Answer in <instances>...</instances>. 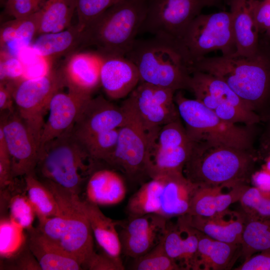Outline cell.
Here are the masks:
<instances>
[{
  "label": "cell",
  "mask_w": 270,
  "mask_h": 270,
  "mask_svg": "<svg viewBox=\"0 0 270 270\" xmlns=\"http://www.w3.org/2000/svg\"><path fill=\"white\" fill-rule=\"evenodd\" d=\"M224 80L262 121L270 104V42L260 36L250 56H204L190 68Z\"/></svg>",
  "instance_id": "1"
},
{
  "label": "cell",
  "mask_w": 270,
  "mask_h": 270,
  "mask_svg": "<svg viewBox=\"0 0 270 270\" xmlns=\"http://www.w3.org/2000/svg\"><path fill=\"white\" fill-rule=\"evenodd\" d=\"M258 159V152L254 150H243L206 141L192 142L183 173L200 187L232 188L249 184Z\"/></svg>",
  "instance_id": "2"
},
{
  "label": "cell",
  "mask_w": 270,
  "mask_h": 270,
  "mask_svg": "<svg viewBox=\"0 0 270 270\" xmlns=\"http://www.w3.org/2000/svg\"><path fill=\"white\" fill-rule=\"evenodd\" d=\"M125 56L136 66L140 82L175 92L189 90L192 62L180 42L154 36L136 39Z\"/></svg>",
  "instance_id": "3"
},
{
  "label": "cell",
  "mask_w": 270,
  "mask_h": 270,
  "mask_svg": "<svg viewBox=\"0 0 270 270\" xmlns=\"http://www.w3.org/2000/svg\"><path fill=\"white\" fill-rule=\"evenodd\" d=\"M146 13V0L116 3L82 30V46H94L102 58L125 56L136 40Z\"/></svg>",
  "instance_id": "4"
},
{
  "label": "cell",
  "mask_w": 270,
  "mask_h": 270,
  "mask_svg": "<svg viewBox=\"0 0 270 270\" xmlns=\"http://www.w3.org/2000/svg\"><path fill=\"white\" fill-rule=\"evenodd\" d=\"M42 181V180H41ZM52 192L60 216L38 220L37 228L76 258L82 265L94 250L93 234L78 194L49 181H42Z\"/></svg>",
  "instance_id": "5"
},
{
  "label": "cell",
  "mask_w": 270,
  "mask_h": 270,
  "mask_svg": "<svg viewBox=\"0 0 270 270\" xmlns=\"http://www.w3.org/2000/svg\"><path fill=\"white\" fill-rule=\"evenodd\" d=\"M94 162L70 131L40 148L34 172L40 180L78 195L92 172Z\"/></svg>",
  "instance_id": "6"
},
{
  "label": "cell",
  "mask_w": 270,
  "mask_h": 270,
  "mask_svg": "<svg viewBox=\"0 0 270 270\" xmlns=\"http://www.w3.org/2000/svg\"><path fill=\"white\" fill-rule=\"evenodd\" d=\"M198 187L183 172L151 178L130 198L127 212L132 216L152 214L167 220L188 214Z\"/></svg>",
  "instance_id": "7"
},
{
  "label": "cell",
  "mask_w": 270,
  "mask_h": 270,
  "mask_svg": "<svg viewBox=\"0 0 270 270\" xmlns=\"http://www.w3.org/2000/svg\"><path fill=\"white\" fill-rule=\"evenodd\" d=\"M174 100L191 142L254 150V126L243 127L226 121L197 100L186 98L180 90L174 94Z\"/></svg>",
  "instance_id": "8"
},
{
  "label": "cell",
  "mask_w": 270,
  "mask_h": 270,
  "mask_svg": "<svg viewBox=\"0 0 270 270\" xmlns=\"http://www.w3.org/2000/svg\"><path fill=\"white\" fill-rule=\"evenodd\" d=\"M16 110L32 134L40 148L44 116L52 96L65 86L60 69L51 70L46 75L7 83Z\"/></svg>",
  "instance_id": "9"
},
{
  "label": "cell",
  "mask_w": 270,
  "mask_h": 270,
  "mask_svg": "<svg viewBox=\"0 0 270 270\" xmlns=\"http://www.w3.org/2000/svg\"><path fill=\"white\" fill-rule=\"evenodd\" d=\"M220 0H146V13L140 33L182 43L192 22L207 6H219Z\"/></svg>",
  "instance_id": "10"
},
{
  "label": "cell",
  "mask_w": 270,
  "mask_h": 270,
  "mask_svg": "<svg viewBox=\"0 0 270 270\" xmlns=\"http://www.w3.org/2000/svg\"><path fill=\"white\" fill-rule=\"evenodd\" d=\"M193 64L210 52L230 56L236 47L230 12L200 14L190 23L182 40Z\"/></svg>",
  "instance_id": "11"
},
{
  "label": "cell",
  "mask_w": 270,
  "mask_h": 270,
  "mask_svg": "<svg viewBox=\"0 0 270 270\" xmlns=\"http://www.w3.org/2000/svg\"><path fill=\"white\" fill-rule=\"evenodd\" d=\"M126 118L119 128L116 150L107 163L122 172L130 180L147 175V165L151 144L133 106L126 99L122 104Z\"/></svg>",
  "instance_id": "12"
},
{
  "label": "cell",
  "mask_w": 270,
  "mask_h": 270,
  "mask_svg": "<svg viewBox=\"0 0 270 270\" xmlns=\"http://www.w3.org/2000/svg\"><path fill=\"white\" fill-rule=\"evenodd\" d=\"M189 90L194 94L196 100L226 121L248 126L256 120V114L228 85L212 74L193 71Z\"/></svg>",
  "instance_id": "13"
},
{
  "label": "cell",
  "mask_w": 270,
  "mask_h": 270,
  "mask_svg": "<svg viewBox=\"0 0 270 270\" xmlns=\"http://www.w3.org/2000/svg\"><path fill=\"white\" fill-rule=\"evenodd\" d=\"M175 92L140 82L127 98L148 134L151 148L161 128L180 118L174 100Z\"/></svg>",
  "instance_id": "14"
},
{
  "label": "cell",
  "mask_w": 270,
  "mask_h": 270,
  "mask_svg": "<svg viewBox=\"0 0 270 270\" xmlns=\"http://www.w3.org/2000/svg\"><path fill=\"white\" fill-rule=\"evenodd\" d=\"M192 142L181 119L164 126L149 153L147 175L150 178L174 172H183L190 156Z\"/></svg>",
  "instance_id": "15"
},
{
  "label": "cell",
  "mask_w": 270,
  "mask_h": 270,
  "mask_svg": "<svg viewBox=\"0 0 270 270\" xmlns=\"http://www.w3.org/2000/svg\"><path fill=\"white\" fill-rule=\"evenodd\" d=\"M0 130L10 155L13 177L24 176L34 172L39 146L16 110L1 114Z\"/></svg>",
  "instance_id": "16"
},
{
  "label": "cell",
  "mask_w": 270,
  "mask_h": 270,
  "mask_svg": "<svg viewBox=\"0 0 270 270\" xmlns=\"http://www.w3.org/2000/svg\"><path fill=\"white\" fill-rule=\"evenodd\" d=\"M168 220L150 214L130 216L126 222H118L122 252L134 259L138 258L160 243L164 236Z\"/></svg>",
  "instance_id": "17"
},
{
  "label": "cell",
  "mask_w": 270,
  "mask_h": 270,
  "mask_svg": "<svg viewBox=\"0 0 270 270\" xmlns=\"http://www.w3.org/2000/svg\"><path fill=\"white\" fill-rule=\"evenodd\" d=\"M126 118V112L122 105L118 106L102 96L91 97L82 106L71 132L80 140L120 128Z\"/></svg>",
  "instance_id": "18"
},
{
  "label": "cell",
  "mask_w": 270,
  "mask_h": 270,
  "mask_svg": "<svg viewBox=\"0 0 270 270\" xmlns=\"http://www.w3.org/2000/svg\"><path fill=\"white\" fill-rule=\"evenodd\" d=\"M91 97L69 90L66 92L61 90L56 92L50 102L49 114L42 132L40 148L46 142L71 131L82 106Z\"/></svg>",
  "instance_id": "19"
},
{
  "label": "cell",
  "mask_w": 270,
  "mask_h": 270,
  "mask_svg": "<svg viewBox=\"0 0 270 270\" xmlns=\"http://www.w3.org/2000/svg\"><path fill=\"white\" fill-rule=\"evenodd\" d=\"M67 58L60 68L65 86L78 94L91 96L100 84L102 57L96 52H75Z\"/></svg>",
  "instance_id": "20"
},
{
  "label": "cell",
  "mask_w": 270,
  "mask_h": 270,
  "mask_svg": "<svg viewBox=\"0 0 270 270\" xmlns=\"http://www.w3.org/2000/svg\"><path fill=\"white\" fill-rule=\"evenodd\" d=\"M140 82L136 66L126 56L102 58L100 82L110 99L116 100L128 96Z\"/></svg>",
  "instance_id": "21"
},
{
  "label": "cell",
  "mask_w": 270,
  "mask_h": 270,
  "mask_svg": "<svg viewBox=\"0 0 270 270\" xmlns=\"http://www.w3.org/2000/svg\"><path fill=\"white\" fill-rule=\"evenodd\" d=\"M188 224L210 238L219 241L241 244L248 219L240 212L228 208L210 216L186 214Z\"/></svg>",
  "instance_id": "22"
},
{
  "label": "cell",
  "mask_w": 270,
  "mask_h": 270,
  "mask_svg": "<svg viewBox=\"0 0 270 270\" xmlns=\"http://www.w3.org/2000/svg\"><path fill=\"white\" fill-rule=\"evenodd\" d=\"M226 0L230 8L236 47L232 56H252L256 52L260 40L255 20L258 0Z\"/></svg>",
  "instance_id": "23"
},
{
  "label": "cell",
  "mask_w": 270,
  "mask_h": 270,
  "mask_svg": "<svg viewBox=\"0 0 270 270\" xmlns=\"http://www.w3.org/2000/svg\"><path fill=\"white\" fill-rule=\"evenodd\" d=\"M162 242L166 254L182 270L192 269L198 247V231L188 224L186 214L176 218L174 222L168 220Z\"/></svg>",
  "instance_id": "24"
},
{
  "label": "cell",
  "mask_w": 270,
  "mask_h": 270,
  "mask_svg": "<svg viewBox=\"0 0 270 270\" xmlns=\"http://www.w3.org/2000/svg\"><path fill=\"white\" fill-rule=\"evenodd\" d=\"M240 252L241 244L216 240L198 231V247L191 270H230L240 257Z\"/></svg>",
  "instance_id": "25"
},
{
  "label": "cell",
  "mask_w": 270,
  "mask_h": 270,
  "mask_svg": "<svg viewBox=\"0 0 270 270\" xmlns=\"http://www.w3.org/2000/svg\"><path fill=\"white\" fill-rule=\"evenodd\" d=\"M28 246L42 270H82L79 261L37 228L28 230Z\"/></svg>",
  "instance_id": "26"
},
{
  "label": "cell",
  "mask_w": 270,
  "mask_h": 270,
  "mask_svg": "<svg viewBox=\"0 0 270 270\" xmlns=\"http://www.w3.org/2000/svg\"><path fill=\"white\" fill-rule=\"evenodd\" d=\"M126 193L122 176L109 169L93 171L86 186V200L98 206L118 204L124 199Z\"/></svg>",
  "instance_id": "27"
},
{
  "label": "cell",
  "mask_w": 270,
  "mask_h": 270,
  "mask_svg": "<svg viewBox=\"0 0 270 270\" xmlns=\"http://www.w3.org/2000/svg\"><path fill=\"white\" fill-rule=\"evenodd\" d=\"M82 44V31L76 24L59 32L39 34L30 48L38 56L50 60L69 56Z\"/></svg>",
  "instance_id": "28"
},
{
  "label": "cell",
  "mask_w": 270,
  "mask_h": 270,
  "mask_svg": "<svg viewBox=\"0 0 270 270\" xmlns=\"http://www.w3.org/2000/svg\"><path fill=\"white\" fill-rule=\"evenodd\" d=\"M248 186L240 184L227 192H223V190L227 188L222 186H198L192 198L188 214L210 216L224 212L232 204L239 202Z\"/></svg>",
  "instance_id": "29"
},
{
  "label": "cell",
  "mask_w": 270,
  "mask_h": 270,
  "mask_svg": "<svg viewBox=\"0 0 270 270\" xmlns=\"http://www.w3.org/2000/svg\"><path fill=\"white\" fill-rule=\"evenodd\" d=\"M38 10L24 18H14L2 24L0 30V52L18 56L30 47L39 30Z\"/></svg>",
  "instance_id": "30"
},
{
  "label": "cell",
  "mask_w": 270,
  "mask_h": 270,
  "mask_svg": "<svg viewBox=\"0 0 270 270\" xmlns=\"http://www.w3.org/2000/svg\"><path fill=\"white\" fill-rule=\"evenodd\" d=\"M84 212L98 244L104 252L114 257H120L122 246L117 230L118 222L106 216L98 206L83 200Z\"/></svg>",
  "instance_id": "31"
},
{
  "label": "cell",
  "mask_w": 270,
  "mask_h": 270,
  "mask_svg": "<svg viewBox=\"0 0 270 270\" xmlns=\"http://www.w3.org/2000/svg\"><path fill=\"white\" fill-rule=\"evenodd\" d=\"M76 0H42L38 34L57 32L71 26Z\"/></svg>",
  "instance_id": "32"
},
{
  "label": "cell",
  "mask_w": 270,
  "mask_h": 270,
  "mask_svg": "<svg viewBox=\"0 0 270 270\" xmlns=\"http://www.w3.org/2000/svg\"><path fill=\"white\" fill-rule=\"evenodd\" d=\"M24 179L27 196L38 220L60 216V209L55 196L34 172L24 176Z\"/></svg>",
  "instance_id": "33"
},
{
  "label": "cell",
  "mask_w": 270,
  "mask_h": 270,
  "mask_svg": "<svg viewBox=\"0 0 270 270\" xmlns=\"http://www.w3.org/2000/svg\"><path fill=\"white\" fill-rule=\"evenodd\" d=\"M270 248V220H248L242 235L243 262L256 252Z\"/></svg>",
  "instance_id": "34"
},
{
  "label": "cell",
  "mask_w": 270,
  "mask_h": 270,
  "mask_svg": "<svg viewBox=\"0 0 270 270\" xmlns=\"http://www.w3.org/2000/svg\"><path fill=\"white\" fill-rule=\"evenodd\" d=\"M118 132L119 128L80 140L76 138L92 160L94 162L102 161L107 164L116 150Z\"/></svg>",
  "instance_id": "35"
},
{
  "label": "cell",
  "mask_w": 270,
  "mask_h": 270,
  "mask_svg": "<svg viewBox=\"0 0 270 270\" xmlns=\"http://www.w3.org/2000/svg\"><path fill=\"white\" fill-rule=\"evenodd\" d=\"M24 230L10 218L0 219V256L2 258H11L23 250L27 240Z\"/></svg>",
  "instance_id": "36"
},
{
  "label": "cell",
  "mask_w": 270,
  "mask_h": 270,
  "mask_svg": "<svg viewBox=\"0 0 270 270\" xmlns=\"http://www.w3.org/2000/svg\"><path fill=\"white\" fill-rule=\"evenodd\" d=\"M239 202L248 220H270V192L248 186Z\"/></svg>",
  "instance_id": "37"
},
{
  "label": "cell",
  "mask_w": 270,
  "mask_h": 270,
  "mask_svg": "<svg viewBox=\"0 0 270 270\" xmlns=\"http://www.w3.org/2000/svg\"><path fill=\"white\" fill-rule=\"evenodd\" d=\"M134 270H182L166 254L162 241L144 255L134 259L131 267Z\"/></svg>",
  "instance_id": "38"
},
{
  "label": "cell",
  "mask_w": 270,
  "mask_h": 270,
  "mask_svg": "<svg viewBox=\"0 0 270 270\" xmlns=\"http://www.w3.org/2000/svg\"><path fill=\"white\" fill-rule=\"evenodd\" d=\"M10 218L24 229L32 228L36 215L28 196L25 194H14L8 202Z\"/></svg>",
  "instance_id": "39"
},
{
  "label": "cell",
  "mask_w": 270,
  "mask_h": 270,
  "mask_svg": "<svg viewBox=\"0 0 270 270\" xmlns=\"http://www.w3.org/2000/svg\"><path fill=\"white\" fill-rule=\"evenodd\" d=\"M123 0H76V26L80 30L108 8Z\"/></svg>",
  "instance_id": "40"
},
{
  "label": "cell",
  "mask_w": 270,
  "mask_h": 270,
  "mask_svg": "<svg viewBox=\"0 0 270 270\" xmlns=\"http://www.w3.org/2000/svg\"><path fill=\"white\" fill-rule=\"evenodd\" d=\"M25 72L24 63L18 56L0 52V82H12L22 80Z\"/></svg>",
  "instance_id": "41"
},
{
  "label": "cell",
  "mask_w": 270,
  "mask_h": 270,
  "mask_svg": "<svg viewBox=\"0 0 270 270\" xmlns=\"http://www.w3.org/2000/svg\"><path fill=\"white\" fill-rule=\"evenodd\" d=\"M89 270H124L125 268L120 257L112 256L105 252L98 254L94 250L82 265Z\"/></svg>",
  "instance_id": "42"
},
{
  "label": "cell",
  "mask_w": 270,
  "mask_h": 270,
  "mask_svg": "<svg viewBox=\"0 0 270 270\" xmlns=\"http://www.w3.org/2000/svg\"><path fill=\"white\" fill-rule=\"evenodd\" d=\"M42 0H6L4 11L14 18L28 16L36 12Z\"/></svg>",
  "instance_id": "43"
},
{
  "label": "cell",
  "mask_w": 270,
  "mask_h": 270,
  "mask_svg": "<svg viewBox=\"0 0 270 270\" xmlns=\"http://www.w3.org/2000/svg\"><path fill=\"white\" fill-rule=\"evenodd\" d=\"M10 155L2 132L0 130V188L4 190L14 185Z\"/></svg>",
  "instance_id": "44"
},
{
  "label": "cell",
  "mask_w": 270,
  "mask_h": 270,
  "mask_svg": "<svg viewBox=\"0 0 270 270\" xmlns=\"http://www.w3.org/2000/svg\"><path fill=\"white\" fill-rule=\"evenodd\" d=\"M252 256L235 270H270V248Z\"/></svg>",
  "instance_id": "45"
},
{
  "label": "cell",
  "mask_w": 270,
  "mask_h": 270,
  "mask_svg": "<svg viewBox=\"0 0 270 270\" xmlns=\"http://www.w3.org/2000/svg\"><path fill=\"white\" fill-rule=\"evenodd\" d=\"M24 248L18 254L13 257L16 258L15 261L12 262V266L9 269L42 270L38 262L30 251L28 246L26 250Z\"/></svg>",
  "instance_id": "46"
},
{
  "label": "cell",
  "mask_w": 270,
  "mask_h": 270,
  "mask_svg": "<svg viewBox=\"0 0 270 270\" xmlns=\"http://www.w3.org/2000/svg\"><path fill=\"white\" fill-rule=\"evenodd\" d=\"M255 20L260 34H264L270 28V0H258Z\"/></svg>",
  "instance_id": "47"
},
{
  "label": "cell",
  "mask_w": 270,
  "mask_h": 270,
  "mask_svg": "<svg viewBox=\"0 0 270 270\" xmlns=\"http://www.w3.org/2000/svg\"><path fill=\"white\" fill-rule=\"evenodd\" d=\"M265 124L260 138V147L258 152L259 159H262L270 150V104L262 120Z\"/></svg>",
  "instance_id": "48"
},
{
  "label": "cell",
  "mask_w": 270,
  "mask_h": 270,
  "mask_svg": "<svg viewBox=\"0 0 270 270\" xmlns=\"http://www.w3.org/2000/svg\"><path fill=\"white\" fill-rule=\"evenodd\" d=\"M0 112H12L16 108L12 90L7 84L0 82Z\"/></svg>",
  "instance_id": "49"
},
{
  "label": "cell",
  "mask_w": 270,
  "mask_h": 270,
  "mask_svg": "<svg viewBox=\"0 0 270 270\" xmlns=\"http://www.w3.org/2000/svg\"><path fill=\"white\" fill-rule=\"evenodd\" d=\"M250 182L260 190L270 192V172L264 168L260 170L254 172Z\"/></svg>",
  "instance_id": "50"
},
{
  "label": "cell",
  "mask_w": 270,
  "mask_h": 270,
  "mask_svg": "<svg viewBox=\"0 0 270 270\" xmlns=\"http://www.w3.org/2000/svg\"><path fill=\"white\" fill-rule=\"evenodd\" d=\"M263 160L266 162L264 168L270 172V153L267 154Z\"/></svg>",
  "instance_id": "51"
},
{
  "label": "cell",
  "mask_w": 270,
  "mask_h": 270,
  "mask_svg": "<svg viewBox=\"0 0 270 270\" xmlns=\"http://www.w3.org/2000/svg\"><path fill=\"white\" fill-rule=\"evenodd\" d=\"M262 36L267 41L270 42V28H268L267 30L262 34Z\"/></svg>",
  "instance_id": "52"
},
{
  "label": "cell",
  "mask_w": 270,
  "mask_h": 270,
  "mask_svg": "<svg viewBox=\"0 0 270 270\" xmlns=\"http://www.w3.org/2000/svg\"><path fill=\"white\" fill-rule=\"evenodd\" d=\"M270 150L268 151V152L264 156V158L267 154H270ZM263 158H262V160H263Z\"/></svg>",
  "instance_id": "53"
},
{
  "label": "cell",
  "mask_w": 270,
  "mask_h": 270,
  "mask_svg": "<svg viewBox=\"0 0 270 270\" xmlns=\"http://www.w3.org/2000/svg\"></svg>",
  "instance_id": "54"
}]
</instances>
